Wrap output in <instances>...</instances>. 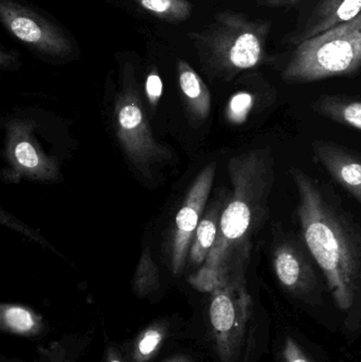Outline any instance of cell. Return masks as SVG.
I'll list each match as a JSON object with an SVG mask.
<instances>
[{
  "instance_id": "12",
  "label": "cell",
  "mask_w": 361,
  "mask_h": 362,
  "mask_svg": "<svg viewBox=\"0 0 361 362\" xmlns=\"http://www.w3.org/2000/svg\"><path fill=\"white\" fill-rule=\"evenodd\" d=\"M314 108L322 116L361 131V101L326 95L314 104Z\"/></svg>"
},
{
  "instance_id": "17",
  "label": "cell",
  "mask_w": 361,
  "mask_h": 362,
  "mask_svg": "<svg viewBox=\"0 0 361 362\" xmlns=\"http://www.w3.org/2000/svg\"><path fill=\"white\" fill-rule=\"evenodd\" d=\"M6 323L16 331H29L33 327V319L28 310L20 308H8L4 312Z\"/></svg>"
},
{
  "instance_id": "3",
  "label": "cell",
  "mask_w": 361,
  "mask_h": 362,
  "mask_svg": "<svg viewBox=\"0 0 361 362\" xmlns=\"http://www.w3.org/2000/svg\"><path fill=\"white\" fill-rule=\"evenodd\" d=\"M271 23L242 13H218L203 31L191 34L201 61L225 76L260 65L266 54Z\"/></svg>"
},
{
  "instance_id": "19",
  "label": "cell",
  "mask_w": 361,
  "mask_h": 362,
  "mask_svg": "<svg viewBox=\"0 0 361 362\" xmlns=\"http://www.w3.org/2000/svg\"><path fill=\"white\" fill-rule=\"evenodd\" d=\"M146 93L150 104L155 105L162 95V81L157 74H150L146 80Z\"/></svg>"
},
{
  "instance_id": "11",
  "label": "cell",
  "mask_w": 361,
  "mask_h": 362,
  "mask_svg": "<svg viewBox=\"0 0 361 362\" xmlns=\"http://www.w3.org/2000/svg\"><path fill=\"white\" fill-rule=\"evenodd\" d=\"M250 300L235 303L232 296L220 293L210 306V318L214 329L220 334H230L237 323H246L249 318Z\"/></svg>"
},
{
  "instance_id": "16",
  "label": "cell",
  "mask_w": 361,
  "mask_h": 362,
  "mask_svg": "<svg viewBox=\"0 0 361 362\" xmlns=\"http://www.w3.org/2000/svg\"><path fill=\"white\" fill-rule=\"evenodd\" d=\"M13 156L17 165L28 173L42 174L48 168L37 148L28 140L21 139L14 144Z\"/></svg>"
},
{
  "instance_id": "18",
  "label": "cell",
  "mask_w": 361,
  "mask_h": 362,
  "mask_svg": "<svg viewBox=\"0 0 361 362\" xmlns=\"http://www.w3.org/2000/svg\"><path fill=\"white\" fill-rule=\"evenodd\" d=\"M282 356L284 362H313L292 338H288L284 342Z\"/></svg>"
},
{
  "instance_id": "6",
  "label": "cell",
  "mask_w": 361,
  "mask_h": 362,
  "mask_svg": "<svg viewBox=\"0 0 361 362\" xmlns=\"http://www.w3.org/2000/svg\"><path fill=\"white\" fill-rule=\"evenodd\" d=\"M215 169L214 165H209L203 170V173L195 180L191 187L184 206L180 209L176 217V233L174 240V269L179 272L184 264V257L188 252L189 245L193 232L199 227V215L205 206L213 183Z\"/></svg>"
},
{
  "instance_id": "2",
  "label": "cell",
  "mask_w": 361,
  "mask_h": 362,
  "mask_svg": "<svg viewBox=\"0 0 361 362\" xmlns=\"http://www.w3.org/2000/svg\"><path fill=\"white\" fill-rule=\"evenodd\" d=\"M232 200L223 212L220 232L209 253V268L218 269L229 251L245 238L267 204L273 187V160L267 148L252 151L231 163Z\"/></svg>"
},
{
  "instance_id": "13",
  "label": "cell",
  "mask_w": 361,
  "mask_h": 362,
  "mask_svg": "<svg viewBox=\"0 0 361 362\" xmlns=\"http://www.w3.org/2000/svg\"><path fill=\"white\" fill-rule=\"evenodd\" d=\"M179 85L182 93L201 116H207L210 110V95L205 83L186 62H179Z\"/></svg>"
},
{
  "instance_id": "7",
  "label": "cell",
  "mask_w": 361,
  "mask_h": 362,
  "mask_svg": "<svg viewBox=\"0 0 361 362\" xmlns=\"http://www.w3.org/2000/svg\"><path fill=\"white\" fill-rule=\"evenodd\" d=\"M361 14V0H316L302 25L290 34L288 42L301 44Z\"/></svg>"
},
{
  "instance_id": "4",
  "label": "cell",
  "mask_w": 361,
  "mask_h": 362,
  "mask_svg": "<svg viewBox=\"0 0 361 362\" xmlns=\"http://www.w3.org/2000/svg\"><path fill=\"white\" fill-rule=\"evenodd\" d=\"M361 67V14L297 45L282 78L290 84L347 76Z\"/></svg>"
},
{
  "instance_id": "15",
  "label": "cell",
  "mask_w": 361,
  "mask_h": 362,
  "mask_svg": "<svg viewBox=\"0 0 361 362\" xmlns=\"http://www.w3.org/2000/svg\"><path fill=\"white\" fill-rule=\"evenodd\" d=\"M218 236L215 216H209L199 223L196 238L191 250V257L195 263H201L211 251Z\"/></svg>"
},
{
  "instance_id": "22",
  "label": "cell",
  "mask_w": 361,
  "mask_h": 362,
  "mask_svg": "<svg viewBox=\"0 0 361 362\" xmlns=\"http://www.w3.org/2000/svg\"><path fill=\"white\" fill-rule=\"evenodd\" d=\"M259 6H268V8H279V6H290L300 0H254Z\"/></svg>"
},
{
  "instance_id": "5",
  "label": "cell",
  "mask_w": 361,
  "mask_h": 362,
  "mask_svg": "<svg viewBox=\"0 0 361 362\" xmlns=\"http://www.w3.org/2000/svg\"><path fill=\"white\" fill-rule=\"evenodd\" d=\"M0 19L8 33L42 54L61 57L71 53L72 44L65 33L28 6L1 0Z\"/></svg>"
},
{
  "instance_id": "14",
  "label": "cell",
  "mask_w": 361,
  "mask_h": 362,
  "mask_svg": "<svg viewBox=\"0 0 361 362\" xmlns=\"http://www.w3.org/2000/svg\"><path fill=\"white\" fill-rule=\"evenodd\" d=\"M154 16L167 21H184L190 17L192 6L187 0H133Z\"/></svg>"
},
{
  "instance_id": "21",
  "label": "cell",
  "mask_w": 361,
  "mask_h": 362,
  "mask_svg": "<svg viewBox=\"0 0 361 362\" xmlns=\"http://www.w3.org/2000/svg\"><path fill=\"white\" fill-rule=\"evenodd\" d=\"M249 103V97H248V95H239L233 98L230 104L231 115L235 117V118H239L242 115H244Z\"/></svg>"
},
{
  "instance_id": "23",
  "label": "cell",
  "mask_w": 361,
  "mask_h": 362,
  "mask_svg": "<svg viewBox=\"0 0 361 362\" xmlns=\"http://www.w3.org/2000/svg\"><path fill=\"white\" fill-rule=\"evenodd\" d=\"M112 362H120V361H112Z\"/></svg>"
},
{
  "instance_id": "8",
  "label": "cell",
  "mask_w": 361,
  "mask_h": 362,
  "mask_svg": "<svg viewBox=\"0 0 361 362\" xmlns=\"http://www.w3.org/2000/svg\"><path fill=\"white\" fill-rule=\"evenodd\" d=\"M313 150L333 178L361 202L360 159L332 142H314Z\"/></svg>"
},
{
  "instance_id": "1",
  "label": "cell",
  "mask_w": 361,
  "mask_h": 362,
  "mask_svg": "<svg viewBox=\"0 0 361 362\" xmlns=\"http://www.w3.org/2000/svg\"><path fill=\"white\" fill-rule=\"evenodd\" d=\"M305 243L328 281L336 305L350 312L361 300V251L349 227L304 172L292 169Z\"/></svg>"
},
{
  "instance_id": "9",
  "label": "cell",
  "mask_w": 361,
  "mask_h": 362,
  "mask_svg": "<svg viewBox=\"0 0 361 362\" xmlns=\"http://www.w3.org/2000/svg\"><path fill=\"white\" fill-rule=\"evenodd\" d=\"M119 136L129 154L144 159L153 154L154 142L142 115L134 99H125L118 108Z\"/></svg>"
},
{
  "instance_id": "10",
  "label": "cell",
  "mask_w": 361,
  "mask_h": 362,
  "mask_svg": "<svg viewBox=\"0 0 361 362\" xmlns=\"http://www.w3.org/2000/svg\"><path fill=\"white\" fill-rule=\"evenodd\" d=\"M278 280L288 291L302 293L309 288L312 274L302 255L294 246L282 244L277 247L273 257Z\"/></svg>"
},
{
  "instance_id": "20",
  "label": "cell",
  "mask_w": 361,
  "mask_h": 362,
  "mask_svg": "<svg viewBox=\"0 0 361 362\" xmlns=\"http://www.w3.org/2000/svg\"><path fill=\"white\" fill-rule=\"evenodd\" d=\"M161 340V335L157 331H150L146 334L143 339L141 340L139 344V350L142 354L148 355L152 353L153 351L158 346Z\"/></svg>"
}]
</instances>
